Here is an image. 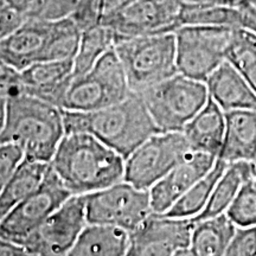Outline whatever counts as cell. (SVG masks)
<instances>
[{
	"instance_id": "cell-31",
	"label": "cell",
	"mask_w": 256,
	"mask_h": 256,
	"mask_svg": "<svg viewBox=\"0 0 256 256\" xmlns=\"http://www.w3.org/2000/svg\"><path fill=\"white\" fill-rule=\"evenodd\" d=\"M228 256H256V226H238L226 250Z\"/></svg>"
},
{
	"instance_id": "cell-22",
	"label": "cell",
	"mask_w": 256,
	"mask_h": 256,
	"mask_svg": "<svg viewBox=\"0 0 256 256\" xmlns=\"http://www.w3.org/2000/svg\"><path fill=\"white\" fill-rule=\"evenodd\" d=\"M252 176L254 174H252L250 162H238L229 164L223 174L220 177L215 188H214L206 209L202 211L200 215L191 220L197 222V220L218 216L220 214L226 212L230 204L235 200L236 194L241 188L242 184Z\"/></svg>"
},
{
	"instance_id": "cell-17",
	"label": "cell",
	"mask_w": 256,
	"mask_h": 256,
	"mask_svg": "<svg viewBox=\"0 0 256 256\" xmlns=\"http://www.w3.org/2000/svg\"><path fill=\"white\" fill-rule=\"evenodd\" d=\"M209 98L224 112L256 110V92L240 70L226 60L206 81Z\"/></svg>"
},
{
	"instance_id": "cell-9",
	"label": "cell",
	"mask_w": 256,
	"mask_h": 256,
	"mask_svg": "<svg viewBox=\"0 0 256 256\" xmlns=\"http://www.w3.org/2000/svg\"><path fill=\"white\" fill-rule=\"evenodd\" d=\"M88 223L120 226L132 232L153 212L148 190L121 180L84 194Z\"/></svg>"
},
{
	"instance_id": "cell-35",
	"label": "cell",
	"mask_w": 256,
	"mask_h": 256,
	"mask_svg": "<svg viewBox=\"0 0 256 256\" xmlns=\"http://www.w3.org/2000/svg\"><path fill=\"white\" fill-rule=\"evenodd\" d=\"M0 256H28V254L23 244L0 236Z\"/></svg>"
},
{
	"instance_id": "cell-2",
	"label": "cell",
	"mask_w": 256,
	"mask_h": 256,
	"mask_svg": "<svg viewBox=\"0 0 256 256\" xmlns=\"http://www.w3.org/2000/svg\"><path fill=\"white\" fill-rule=\"evenodd\" d=\"M50 166L72 194H88L124 180V159L86 132L66 133Z\"/></svg>"
},
{
	"instance_id": "cell-42",
	"label": "cell",
	"mask_w": 256,
	"mask_h": 256,
	"mask_svg": "<svg viewBox=\"0 0 256 256\" xmlns=\"http://www.w3.org/2000/svg\"><path fill=\"white\" fill-rule=\"evenodd\" d=\"M0 4H2V5H6V4H5V0H0Z\"/></svg>"
},
{
	"instance_id": "cell-41",
	"label": "cell",
	"mask_w": 256,
	"mask_h": 256,
	"mask_svg": "<svg viewBox=\"0 0 256 256\" xmlns=\"http://www.w3.org/2000/svg\"><path fill=\"white\" fill-rule=\"evenodd\" d=\"M250 164H252V174L256 177V159L254 160V162H252Z\"/></svg>"
},
{
	"instance_id": "cell-20",
	"label": "cell",
	"mask_w": 256,
	"mask_h": 256,
	"mask_svg": "<svg viewBox=\"0 0 256 256\" xmlns=\"http://www.w3.org/2000/svg\"><path fill=\"white\" fill-rule=\"evenodd\" d=\"M130 243V232L120 226L88 223L80 235L70 256H124Z\"/></svg>"
},
{
	"instance_id": "cell-21",
	"label": "cell",
	"mask_w": 256,
	"mask_h": 256,
	"mask_svg": "<svg viewBox=\"0 0 256 256\" xmlns=\"http://www.w3.org/2000/svg\"><path fill=\"white\" fill-rule=\"evenodd\" d=\"M236 228L238 226L226 212L194 222L190 242L191 256L226 255Z\"/></svg>"
},
{
	"instance_id": "cell-33",
	"label": "cell",
	"mask_w": 256,
	"mask_h": 256,
	"mask_svg": "<svg viewBox=\"0 0 256 256\" xmlns=\"http://www.w3.org/2000/svg\"><path fill=\"white\" fill-rule=\"evenodd\" d=\"M25 18L8 5L0 4V40L18 28Z\"/></svg>"
},
{
	"instance_id": "cell-39",
	"label": "cell",
	"mask_w": 256,
	"mask_h": 256,
	"mask_svg": "<svg viewBox=\"0 0 256 256\" xmlns=\"http://www.w3.org/2000/svg\"><path fill=\"white\" fill-rule=\"evenodd\" d=\"M240 0H220V4L226 6H235Z\"/></svg>"
},
{
	"instance_id": "cell-23",
	"label": "cell",
	"mask_w": 256,
	"mask_h": 256,
	"mask_svg": "<svg viewBox=\"0 0 256 256\" xmlns=\"http://www.w3.org/2000/svg\"><path fill=\"white\" fill-rule=\"evenodd\" d=\"M48 168H49L48 162H36L24 156L17 171L0 192V220L12 208L20 203L40 186Z\"/></svg>"
},
{
	"instance_id": "cell-40",
	"label": "cell",
	"mask_w": 256,
	"mask_h": 256,
	"mask_svg": "<svg viewBox=\"0 0 256 256\" xmlns=\"http://www.w3.org/2000/svg\"><path fill=\"white\" fill-rule=\"evenodd\" d=\"M244 28H248V30H250V31L255 32V34H256V22H254V23H252V24H249L248 26Z\"/></svg>"
},
{
	"instance_id": "cell-30",
	"label": "cell",
	"mask_w": 256,
	"mask_h": 256,
	"mask_svg": "<svg viewBox=\"0 0 256 256\" xmlns=\"http://www.w3.org/2000/svg\"><path fill=\"white\" fill-rule=\"evenodd\" d=\"M24 159L20 147L11 142H0V192L8 183Z\"/></svg>"
},
{
	"instance_id": "cell-15",
	"label": "cell",
	"mask_w": 256,
	"mask_h": 256,
	"mask_svg": "<svg viewBox=\"0 0 256 256\" xmlns=\"http://www.w3.org/2000/svg\"><path fill=\"white\" fill-rule=\"evenodd\" d=\"M216 160L215 156L192 151L148 190L153 212H168L192 185L212 168Z\"/></svg>"
},
{
	"instance_id": "cell-24",
	"label": "cell",
	"mask_w": 256,
	"mask_h": 256,
	"mask_svg": "<svg viewBox=\"0 0 256 256\" xmlns=\"http://www.w3.org/2000/svg\"><path fill=\"white\" fill-rule=\"evenodd\" d=\"M226 164L222 159L217 158L215 165L206 176L197 180L179 200L174 204L164 215L180 218H194L206 209L214 188L223 172L226 171Z\"/></svg>"
},
{
	"instance_id": "cell-29",
	"label": "cell",
	"mask_w": 256,
	"mask_h": 256,
	"mask_svg": "<svg viewBox=\"0 0 256 256\" xmlns=\"http://www.w3.org/2000/svg\"><path fill=\"white\" fill-rule=\"evenodd\" d=\"M69 17L81 31L101 25L104 19L102 0H78Z\"/></svg>"
},
{
	"instance_id": "cell-28",
	"label": "cell",
	"mask_w": 256,
	"mask_h": 256,
	"mask_svg": "<svg viewBox=\"0 0 256 256\" xmlns=\"http://www.w3.org/2000/svg\"><path fill=\"white\" fill-rule=\"evenodd\" d=\"M226 215L238 226H256V177L252 176L236 194Z\"/></svg>"
},
{
	"instance_id": "cell-12",
	"label": "cell",
	"mask_w": 256,
	"mask_h": 256,
	"mask_svg": "<svg viewBox=\"0 0 256 256\" xmlns=\"http://www.w3.org/2000/svg\"><path fill=\"white\" fill-rule=\"evenodd\" d=\"M194 222L152 212L130 232L128 256H191L190 242Z\"/></svg>"
},
{
	"instance_id": "cell-27",
	"label": "cell",
	"mask_w": 256,
	"mask_h": 256,
	"mask_svg": "<svg viewBox=\"0 0 256 256\" xmlns=\"http://www.w3.org/2000/svg\"><path fill=\"white\" fill-rule=\"evenodd\" d=\"M226 60L240 70L256 92V34L248 28H236Z\"/></svg>"
},
{
	"instance_id": "cell-14",
	"label": "cell",
	"mask_w": 256,
	"mask_h": 256,
	"mask_svg": "<svg viewBox=\"0 0 256 256\" xmlns=\"http://www.w3.org/2000/svg\"><path fill=\"white\" fill-rule=\"evenodd\" d=\"M55 20L28 18L0 40V60L17 72L46 60Z\"/></svg>"
},
{
	"instance_id": "cell-13",
	"label": "cell",
	"mask_w": 256,
	"mask_h": 256,
	"mask_svg": "<svg viewBox=\"0 0 256 256\" xmlns=\"http://www.w3.org/2000/svg\"><path fill=\"white\" fill-rule=\"evenodd\" d=\"M180 11L179 0H134L102 24L114 32L116 43L126 38L174 32Z\"/></svg>"
},
{
	"instance_id": "cell-26",
	"label": "cell",
	"mask_w": 256,
	"mask_h": 256,
	"mask_svg": "<svg viewBox=\"0 0 256 256\" xmlns=\"http://www.w3.org/2000/svg\"><path fill=\"white\" fill-rule=\"evenodd\" d=\"M179 26L183 25H206V26L242 28L243 18L235 6L211 5L198 8H182Z\"/></svg>"
},
{
	"instance_id": "cell-10",
	"label": "cell",
	"mask_w": 256,
	"mask_h": 256,
	"mask_svg": "<svg viewBox=\"0 0 256 256\" xmlns=\"http://www.w3.org/2000/svg\"><path fill=\"white\" fill-rule=\"evenodd\" d=\"M87 224L84 194H72L22 244L28 256L69 255Z\"/></svg>"
},
{
	"instance_id": "cell-37",
	"label": "cell",
	"mask_w": 256,
	"mask_h": 256,
	"mask_svg": "<svg viewBox=\"0 0 256 256\" xmlns=\"http://www.w3.org/2000/svg\"><path fill=\"white\" fill-rule=\"evenodd\" d=\"M134 2V0H102V8H104V19L110 17L112 14H116L119 10Z\"/></svg>"
},
{
	"instance_id": "cell-32",
	"label": "cell",
	"mask_w": 256,
	"mask_h": 256,
	"mask_svg": "<svg viewBox=\"0 0 256 256\" xmlns=\"http://www.w3.org/2000/svg\"><path fill=\"white\" fill-rule=\"evenodd\" d=\"M5 4L23 16L25 19H43L46 0H5Z\"/></svg>"
},
{
	"instance_id": "cell-6",
	"label": "cell",
	"mask_w": 256,
	"mask_h": 256,
	"mask_svg": "<svg viewBox=\"0 0 256 256\" xmlns=\"http://www.w3.org/2000/svg\"><path fill=\"white\" fill-rule=\"evenodd\" d=\"M130 92L122 64L112 48L89 72L72 76L58 107L68 112H92L116 104Z\"/></svg>"
},
{
	"instance_id": "cell-5",
	"label": "cell",
	"mask_w": 256,
	"mask_h": 256,
	"mask_svg": "<svg viewBox=\"0 0 256 256\" xmlns=\"http://www.w3.org/2000/svg\"><path fill=\"white\" fill-rule=\"evenodd\" d=\"M160 132H183L209 100L206 82L177 72L138 92Z\"/></svg>"
},
{
	"instance_id": "cell-8",
	"label": "cell",
	"mask_w": 256,
	"mask_h": 256,
	"mask_svg": "<svg viewBox=\"0 0 256 256\" xmlns=\"http://www.w3.org/2000/svg\"><path fill=\"white\" fill-rule=\"evenodd\" d=\"M194 151L183 132H158L124 159V180L150 190Z\"/></svg>"
},
{
	"instance_id": "cell-38",
	"label": "cell",
	"mask_w": 256,
	"mask_h": 256,
	"mask_svg": "<svg viewBox=\"0 0 256 256\" xmlns=\"http://www.w3.org/2000/svg\"><path fill=\"white\" fill-rule=\"evenodd\" d=\"M6 95L5 92L0 90V132H2V126H4V119H5V108H6Z\"/></svg>"
},
{
	"instance_id": "cell-1",
	"label": "cell",
	"mask_w": 256,
	"mask_h": 256,
	"mask_svg": "<svg viewBox=\"0 0 256 256\" xmlns=\"http://www.w3.org/2000/svg\"><path fill=\"white\" fill-rule=\"evenodd\" d=\"M66 136L63 110L18 86L8 92L0 142L20 147L26 159L48 162Z\"/></svg>"
},
{
	"instance_id": "cell-4",
	"label": "cell",
	"mask_w": 256,
	"mask_h": 256,
	"mask_svg": "<svg viewBox=\"0 0 256 256\" xmlns=\"http://www.w3.org/2000/svg\"><path fill=\"white\" fill-rule=\"evenodd\" d=\"M114 49L130 92H142L178 72L174 32L126 38Z\"/></svg>"
},
{
	"instance_id": "cell-18",
	"label": "cell",
	"mask_w": 256,
	"mask_h": 256,
	"mask_svg": "<svg viewBox=\"0 0 256 256\" xmlns=\"http://www.w3.org/2000/svg\"><path fill=\"white\" fill-rule=\"evenodd\" d=\"M218 158L228 165L256 159V110L226 112V133Z\"/></svg>"
},
{
	"instance_id": "cell-34",
	"label": "cell",
	"mask_w": 256,
	"mask_h": 256,
	"mask_svg": "<svg viewBox=\"0 0 256 256\" xmlns=\"http://www.w3.org/2000/svg\"><path fill=\"white\" fill-rule=\"evenodd\" d=\"M19 84V72L8 66L0 60V90L5 92L6 95Z\"/></svg>"
},
{
	"instance_id": "cell-16",
	"label": "cell",
	"mask_w": 256,
	"mask_h": 256,
	"mask_svg": "<svg viewBox=\"0 0 256 256\" xmlns=\"http://www.w3.org/2000/svg\"><path fill=\"white\" fill-rule=\"evenodd\" d=\"M74 60H42L19 72V87L58 107L72 76Z\"/></svg>"
},
{
	"instance_id": "cell-7",
	"label": "cell",
	"mask_w": 256,
	"mask_h": 256,
	"mask_svg": "<svg viewBox=\"0 0 256 256\" xmlns=\"http://www.w3.org/2000/svg\"><path fill=\"white\" fill-rule=\"evenodd\" d=\"M236 28L183 25L174 31L178 72L206 82L226 60Z\"/></svg>"
},
{
	"instance_id": "cell-36",
	"label": "cell",
	"mask_w": 256,
	"mask_h": 256,
	"mask_svg": "<svg viewBox=\"0 0 256 256\" xmlns=\"http://www.w3.org/2000/svg\"><path fill=\"white\" fill-rule=\"evenodd\" d=\"M235 8L241 12L243 18V26L247 28L249 24L256 22V0H240Z\"/></svg>"
},
{
	"instance_id": "cell-19",
	"label": "cell",
	"mask_w": 256,
	"mask_h": 256,
	"mask_svg": "<svg viewBox=\"0 0 256 256\" xmlns=\"http://www.w3.org/2000/svg\"><path fill=\"white\" fill-rule=\"evenodd\" d=\"M224 133L226 112L210 98L183 130L194 151L208 153L216 158L222 150Z\"/></svg>"
},
{
	"instance_id": "cell-25",
	"label": "cell",
	"mask_w": 256,
	"mask_h": 256,
	"mask_svg": "<svg viewBox=\"0 0 256 256\" xmlns=\"http://www.w3.org/2000/svg\"><path fill=\"white\" fill-rule=\"evenodd\" d=\"M114 46V32L104 24L82 31L78 51L74 57L72 76H80L89 72Z\"/></svg>"
},
{
	"instance_id": "cell-3",
	"label": "cell",
	"mask_w": 256,
	"mask_h": 256,
	"mask_svg": "<svg viewBox=\"0 0 256 256\" xmlns=\"http://www.w3.org/2000/svg\"><path fill=\"white\" fill-rule=\"evenodd\" d=\"M66 133L86 132L126 159L147 138L160 132L138 92L92 112L63 110Z\"/></svg>"
},
{
	"instance_id": "cell-11",
	"label": "cell",
	"mask_w": 256,
	"mask_h": 256,
	"mask_svg": "<svg viewBox=\"0 0 256 256\" xmlns=\"http://www.w3.org/2000/svg\"><path fill=\"white\" fill-rule=\"evenodd\" d=\"M70 196L49 164L40 186L0 220V236L22 244Z\"/></svg>"
}]
</instances>
